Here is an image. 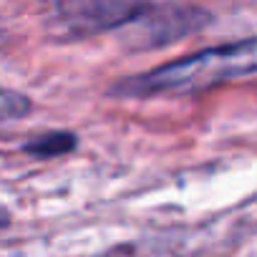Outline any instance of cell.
Wrapping results in <instances>:
<instances>
[{"label":"cell","mask_w":257,"mask_h":257,"mask_svg":"<svg viewBox=\"0 0 257 257\" xmlns=\"http://www.w3.org/2000/svg\"><path fill=\"white\" fill-rule=\"evenodd\" d=\"M257 73V38L237 41L182 61L167 63L149 73L134 76L113 88L121 96H157V93H194L209 86Z\"/></svg>","instance_id":"obj_1"},{"label":"cell","mask_w":257,"mask_h":257,"mask_svg":"<svg viewBox=\"0 0 257 257\" xmlns=\"http://www.w3.org/2000/svg\"><path fill=\"white\" fill-rule=\"evenodd\" d=\"M147 3H66L56 8V21L68 36H91L134 23Z\"/></svg>","instance_id":"obj_2"},{"label":"cell","mask_w":257,"mask_h":257,"mask_svg":"<svg viewBox=\"0 0 257 257\" xmlns=\"http://www.w3.org/2000/svg\"><path fill=\"white\" fill-rule=\"evenodd\" d=\"M207 13L199 8H184V6H147L142 11V16L128 23L134 26L137 33L134 38L137 46L147 48V46H162V43H172L179 36H187L192 31H197L199 26H204Z\"/></svg>","instance_id":"obj_3"},{"label":"cell","mask_w":257,"mask_h":257,"mask_svg":"<svg viewBox=\"0 0 257 257\" xmlns=\"http://www.w3.org/2000/svg\"><path fill=\"white\" fill-rule=\"evenodd\" d=\"M76 147V137L66 134V132H53V134H43L38 139H33L31 144H26V152L38 154V157H58L66 154Z\"/></svg>","instance_id":"obj_4"}]
</instances>
